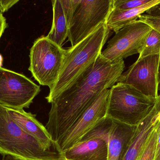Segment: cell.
Returning a JSON list of instances; mask_svg holds the SVG:
<instances>
[{
    "mask_svg": "<svg viewBox=\"0 0 160 160\" xmlns=\"http://www.w3.org/2000/svg\"><path fill=\"white\" fill-rule=\"evenodd\" d=\"M110 33L106 23L74 47L67 49L62 67L57 82L46 97L48 103L58 97L96 62Z\"/></svg>",
    "mask_w": 160,
    "mask_h": 160,
    "instance_id": "cell-2",
    "label": "cell"
},
{
    "mask_svg": "<svg viewBox=\"0 0 160 160\" xmlns=\"http://www.w3.org/2000/svg\"><path fill=\"white\" fill-rule=\"evenodd\" d=\"M40 87L22 74L0 68V104L8 108H29Z\"/></svg>",
    "mask_w": 160,
    "mask_h": 160,
    "instance_id": "cell-7",
    "label": "cell"
},
{
    "mask_svg": "<svg viewBox=\"0 0 160 160\" xmlns=\"http://www.w3.org/2000/svg\"><path fill=\"white\" fill-rule=\"evenodd\" d=\"M7 26L6 19L3 16V14H0V39Z\"/></svg>",
    "mask_w": 160,
    "mask_h": 160,
    "instance_id": "cell-26",
    "label": "cell"
},
{
    "mask_svg": "<svg viewBox=\"0 0 160 160\" xmlns=\"http://www.w3.org/2000/svg\"><path fill=\"white\" fill-rule=\"evenodd\" d=\"M160 54L138 59L121 74L117 83L130 85L145 95L157 99L158 96Z\"/></svg>",
    "mask_w": 160,
    "mask_h": 160,
    "instance_id": "cell-10",
    "label": "cell"
},
{
    "mask_svg": "<svg viewBox=\"0 0 160 160\" xmlns=\"http://www.w3.org/2000/svg\"><path fill=\"white\" fill-rule=\"evenodd\" d=\"M62 154L65 160H108V142L101 138L79 142Z\"/></svg>",
    "mask_w": 160,
    "mask_h": 160,
    "instance_id": "cell-14",
    "label": "cell"
},
{
    "mask_svg": "<svg viewBox=\"0 0 160 160\" xmlns=\"http://www.w3.org/2000/svg\"><path fill=\"white\" fill-rule=\"evenodd\" d=\"M158 89L160 90V66L159 70V88Z\"/></svg>",
    "mask_w": 160,
    "mask_h": 160,
    "instance_id": "cell-29",
    "label": "cell"
},
{
    "mask_svg": "<svg viewBox=\"0 0 160 160\" xmlns=\"http://www.w3.org/2000/svg\"><path fill=\"white\" fill-rule=\"evenodd\" d=\"M6 108L10 117L19 126L37 140L45 150H49L53 147V142L46 127L36 118L35 116L26 112L23 109Z\"/></svg>",
    "mask_w": 160,
    "mask_h": 160,
    "instance_id": "cell-12",
    "label": "cell"
},
{
    "mask_svg": "<svg viewBox=\"0 0 160 160\" xmlns=\"http://www.w3.org/2000/svg\"><path fill=\"white\" fill-rule=\"evenodd\" d=\"M138 18L139 20L146 23L152 29L160 33V17H153L143 14Z\"/></svg>",
    "mask_w": 160,
    "mask_h": 160,
    "instance_id": "cell-22",
    "label": "cell"
},
{
    "mask_svg": "<svg viewBox=\"0 0 160 160\" xmlns=\"http://www.w3.org/2000/svg\"><path fill=\"white\" fill-rule=\"evenodd\" d=\"M137 126L113 120L108 142V160H122L135 134Z\"/></svg>",
    "mask_w": 160,
    "mask_h": 160,
    "instance_id": "cell-13",
    "label": "cell"
},
{
    "mask_svg": "<svg viewBox=\"0 0 160 160\" xmlns=\"http://www.w3.org/2000/svg\"><path fill=\"white\" fill-rule=\"evenodd\" d=\"M68 27L80 0H61Z\"/></svg>",
    "mask_w": 160,
    "mask_h": 160,
    "instance_id": "cell-21",
    "label": "cell"
},
{
    "mask_svg": "<svg viewBox=\"0 0 160 160\" xmlns=\"http://www.w3.org/2000/svg\"><path fill=\"white\" fill-rule=\"evenodd\" d=\"M110 92V89H105L101 92L72 126L53 145L54 149L62 154L70 149L106 116Z\"/></svg>",
    "mask_w": 160,
    "mask_h": 160,
    "instance_id": "cell-9",
    "label": "cell"
},
{
    "mask_svg": "<svg viewBox=\"0 0 160 160\" xmlns=\"http://www.w3.org/2000/svg\"><path fill=\"white\" fill-rule=\"evenodd\" d=\"M2 160H19L17 159L14 158L12 157H10V156H5L3 158Z\"/></svg>",
    "mask_w": 160,
    "mask_h": 160,
    "instance_id": "cell-27",
    "label": "cell"
},
{
    "mask_svg": "<svg viewBox=\"0 0 160 160\" xmlns=\"http://www.w3.org/2000/svg\"><path fill=\"white\" fill-rule=\"evenodd\" d=\"M158 145V133L156 129L150 135L138 160H155Z\"/></svg>",
    "mask_w": 160,
    "mask_h": 160,
    "instance_id": "cell-19",
    "label": "cell"
},
{
    "mask_svg": "<svg viewBox=\"0 0 160 160\" xmlns=\"http://www.w3.org/2000/svg\"><path fill=\"white\" fill-rule=\"evenodd\" d=\"M114 0H80L68 27V39L74 47L107 23Z\"/></svg>",
    "mask_w": 160,
    "mask_h": 160,
    "instance_id": "cell-6",
    "label": "cell"
},
{
    "mask_svg": "<svg viewBox=\"0 0 160 160\" xmlns=\"http://www.w3.org/2000/svg\"><path fill=\"white\" fill-rule=\"evenodd\" d=\"M145 14L153 17H160V3L146 11Z\"/></svg>",
    "mask_w": 160,
    "mask_h": 160,
    "instance_id": "cell-24",
    "label": "cell"
},
{
    "mask_svg": "<svg viewBox=\"0 0 160 160\" xmlns=\"http://www.w3.org/2000/svg\"><path fill=\"white\" fill-rule=\"evenodd\" d=\"M53 19L51 29L47 37L60 47H62L68 37V24L61 0L52 1Z\"/></svg>",
    "mask_w": 160,
    "mask_h": 160,
    "instance_id": "cell-16",
    "label": "cell"
},
{
    "mask_svg": "<svg viewBox=\"0 0 160 160\" xmlns=\"http://www.w3.org/2000/svg\"><path fill=\"white\" fill-rule=\"evenodd\" d=\"M156 129L158 133V145L155 160H160V120L157 125Z\"/></svg>",
    "mask_w": 160,
    "mask_h": 160,
    "instance_id": "cell-25",
    "label": "cell"
},
{
    "mask_svg": "<svg viewBox=\"0 0 160 160\" xmlns=\"http://www.w3.org/2000/svg\"><path fill=\"white\" fill-rule=\"evenodd\" d=\"M124 60L112 62L101 54L53 100L46 128L53 145L68 130L102 91L110 89L123 73Z\"/></svg>",
    "mask_w": 160,
    "mask_h": 160,
    "instance_id": "cell-1",
    "label": "cell"
},
{
    "mask_svg": "<svg viewBox=\"0 0 160 160\" xmlns=\"http://www.w3.org/2000/svg\"><path fill=\"white\" fill-rule=\"evenodd\" d=\"M3 61V59L2 56L0 54V68H2Z\"/></svg>",
    "mask_w": 160,
    "mask_h": 160,
    "instance_id": "cell-28",
    "label": "cell"
},
{
    "mask_svg": "<svg viewBox=\"0 0 160 160\" xmlns=\"http://www.w3.org/2000/svg\"><path fill=\"white\" fill-rule=\"evenodd\" d=\"M67 49L54 43L47 36L38 38L30 49L29 70L39 84L55 85L60 76Z\"/></svg>",
    "mask_w": 160,
    "mask_h": 160,
    "instance_id": "cell-5",
    "label": "cell"
},
{
    "mask_svg": "<svg viewBox=\"0 0 160 160\" xmlns=\"http://www.w3.org/2000/svg\"><path fill=\"white\" fill-rule=\"evenodd\" d=\"M151 0H114L113 8L125 10L133 9L148 3Z\"/></svg>",
    "mask_w": 160,
    "mask_h": 160,
    "instance_id": "cell-20",
    "label": "cell"
},
{
    "mask_svg": "<svg viewBox=\"0 0 160 160\" xmlns=\"http://www.w3.org/2000/svg\"><path fill=\"white\" fill-rule=\"evenodd\" d=\"M160 120V94L150 112L137 126L135 134L122 160H138Z\"/></svg>",
    "mask_w": 160,
    "mask_h": 160,
    "instance_id": "cell-11",
    "label": "cell"
},
{
    "mask_svg": "<svg viewBox=\"0 0 160 160\" xmlns=\"http://www.w3.org/2000/svg\"><path fill=\"white\" fill-rule=\"evenodd\" d=\"M152 28L137 20L115 33L101 55L110 62H117L140 54Z\"/></svg>",
    "mask_w": 160,
    "mask_h": 160,
    "instance_id": "cell-8",
    "label": "cell"
},
{
    "mask_svg": "<svg viewBox=\"0 0 160 160\" xmlns=\"http://www.w3.org/2000/svg\"><path fill=\"white\" fill-rule=\"evenodd\" d=\"M156 100L130 85L117 83L110 88L106 116L126 125L138 126L150 112Z\"/></svg>",
    "mask_w": 160,
    "mask_h": 160,
    "instance_id": "cell-4",
    "label": "cell"
},
{
    "mask_svg": "<svg viewBox=\"0 0 160 160\" xmlns=\"http://www.w3.org/2000/svg\"><path fill=\"white\" fill-rule=\"evenodd\" d=\"M0 153L19 160H65L56 150H46L37 140L24 132L0 104Z\"/></svg>",
    "mask_w": 160,
    "mask_h": 160,
    "instance_id": "cell-3",
    "label": "cell"
},
{
    "mask_svg": "<svg viewBox=\"0 0 160 160\" xmlns=\"http://www.w3.org/2000/svg\"><path fill=\"white\" fill-rule=\"evenodd\" d=\"M18 2L19 0H0V14L7 12Z\"/></svg>",
    "mask_w": 160,
    "mask_h": 160,
    "instance_id": "cell-23",
    "label": "cell"
},
{
    "mask_svg": "<svg viewBox=\"0 0 160 160\" xmlns=\"http://www.w3.org/2000/svg\"><path fill=\"white\" fill-rule=\"evenodd\" d=\"M112 124V119L108 116H105L88 132L79 142L95 138H101L108 142L109 133Z\"/></svg>",
    "mask_w": 160,
    "mask_h": 160,
    "instance_id": "cell-17",
    "label": "cell"
},
{
    "mask_svg": "<svg viewBox=\"0 0 160 160\" xmlns=\"http://www.w3.org/2000/svg\"><path fill=\"white\" fill-rule=\"evenodd\" d=\"M160 3V0H151L140 7L128 10H116L113 8L107 20L109 30L117 33L125 26L137 20V19L147 10Z\"/></svg>",
    "mask_w": 160,
    "mask_h": 160,
    "instance_id": "cell-15",
    "label": "cell"
},
{
    "mask_svg": "<svg viewBox=\"0 0 160 160\" xmlns=\"http://www.w3.org/2000/svg\"><path fill=\"white\" fill-rule=\"evenodd\" d=\"M138 59L148 55L160 54V33L154 29L150 31L140 52Z\"/></svg>",
    "mask_w": 160,
    "mask_h": 160,
    "instance_id": "cell-18",
    "label": "cell"
}]
</instances>
